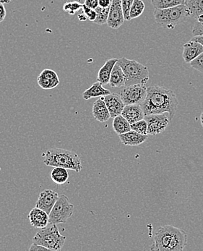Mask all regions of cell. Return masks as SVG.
<instances>
[{
  "instance_id": "5bb4252c",
  "label": "cell",
  "mask_w": 203,
  "mask_h": 251,
  "mask_svg": "<svg viewBox=\"0 0 203 251\" xmlns=\"http://www.w3.org/2000/svg\"><path fill=\"white\" fill-rule=\"evenodd\" d=\"M28 220L33 227L43 229L46 227L49 222V215L41 208L35 207L28 214Z\"/></svg>"
},
{
  "instance_id": "2e32d148",
  "label": "cell",
  "mask_w": 203,
  "mask_h": 251,
  "mask_svg": "<svg viewBox=\"0 0 203 251\" xmlns=\"http://www.w3.org/2000/svg\"><path fill=\"white\" fill-rule=\"evenodd\" d=\"M122 115L127 119L130 125L143 120L145 116L141 104L125 105Z\"/></svg>"
},
{
  "instance_id": "ffe728a7",
  "label": "cell",
  "mask_w": 203,
  "mask_h": 251,
  "mask_svg": "<svg viewBox=\"0 0 203 251\" xmlns=\"http://www.w3.org/2000/svg\"><path fill=\"white\" fill-rule=\"evenodd\" d=\"M118 59L112 58L106 61L105 64L99 70L97 77V81L100 82L102 85L110 83L111 75L113 71V67L117 62Z\"/></svg>"
},
{
  "instance_id": "ba28073f",
  "label": "cell",
  "mask_w": 203,
  "mask_h": 251,
  "mask_svg": "<svg viewBox=\"0 0 203 251\" xmlns=\"http://www.w3.org/2000/svg\"><path fill=\"white\" fill-rule=\"evenodd\" d=\"M174 228L175 226H171V225L159 226L156 231L154 244L151 247V250L168 251Z\"/></svg>"
},
{
  "instance_id": "44dd1931",
  "label": "cell",
  "mask_w": 203,
  "mask_h": 251,
  "mask_svg": "<svg viewBox=\"0 0 203 251\" xmlns=\"http://www.w3.org/2000/svg\"><path fill=\"white\" fill-rule=\"evenodd\" d=\"M110 94V91L105 89L100 82L97 81L83 93V97L85 100H89L95 97H105Z\"/></svg>"
},
{
  "instance_id": "8d00e7d4",
  "label": "cell",
  "mask_w": 203,
  "mask_h": 251,
  "mask_svg": "<svg viewBox=\"0 0 203 251\" xmlns=\"http://www.w3.org/2000/svg\"><path fill=\"white\" fill-rule=\"evenodd\" d=\"M112 0H98V6L103 8L110 7L112 4Z\"/></svg>"
},
{
  "instance_id": "4316f807",
  "label": "cell",
  "mask_w": 203,
  "mask_h": 251,
  "mask_svg": "<svg viewBox=\"0 0 203 251\" xmlns=\"http://www.w3.org/2000/svg\"><path fill=\"white\" fill-rule=\"evenodd\" d=\"M145 5L142 0H134L131 10H130V18L131 20L138 18L143 13Z\"/></svg>"
},
{
  "instance_id": "74e56055",
  "label": "cell",
  "mask_w": 203,
  "mask_h": 251,
  "mask_svg": "<svg viewBox=\"0 0 203 251\" xmlns=\"http://www.w3.org/2000/svg\"><path fill=\"white\" fill-rule=\"evenodd\" d=\"M6 17V10L4 3L0 2V23L4 21Z\"/></svg>"
},
{
  "instance_id": "3957f363",
  "label": "cell",
  "mask_w": 203,
  "mask_h": 251,
  "mask_svg": "<svg viewBox=\"0 0 203 251\" xmlns=\"http://www.w3.org/2000/svg\"><path fill=\"white\" fill-rule=\"evenodd\" d=\"M154 17L158 25L168 29H174L181 23L185 22L191 17L185 4L166 9H155Z\"/></svg>"
},
{
  "instance_id": "e0dca14e",
  "label": "cell",
  "mask_w": 203,
  "mask_h": 251,
  "mask_svg": "<svg viewBox=\"0 0 203 251\" xmlns=\"http://www.w3.org/2000/svg\"><path fill=\"white\" fill-rule=\"evenodd\" d=\"M203 52V46L195 41H189L183 46L182 57L187 63H190Z\"/></svg>"
},
{
  "instance_id": "52a82bcc",
  "label": "cell",
  "mask_w": 203,
  "mask_h": 251,
  "mask_svg": "<svg viewBox=\"0 0 203 251\" xmlns=\"http://www.w3.org/2000/svg\"><path fill=\"white\" fill-rule=\"evenodd\" d=\"M146 95V84L144 83L125 86L119 93V96L125 105L141 104Z\"/></svg>"
},
{
  "instance_id": "9c48e42d",
  "label": "cell",
  "mask_w": 203,
  "mask_h": 251,
  "mask_svg": "<svg viewBox=\"0 0 203 251\" xmlns=\"http://www.w3.org/2000/svg\"><path fill=\"white\" fill-rule=\"evenodd\" d=\"M144 119L148 123V135H152L163 133L171 122L165 113L145 115Z\"/></svg>"
},
{
  "instance_id": "d4e9b609",
  "label": "cell",
  "mask_w": 203,
  "mask_h": 251,
  "mask_svg": "<svg viewBox=\"0 0 203 251\" xmlns=\"http://www.w3.org/2000/svg\"><path fill=\"white\" fill-rule=\"evenodd\" d=\"M184 4L189 9L191 17L197 19L203 15V0H185Z\"/></svg>"
},
{
  "instance_id": "f1b7e54d",
  "label": "cell",
  "mask_w": 203,
  "mask_h": 251,
  "mask_svg": "<svg viewBox=\"0 0 203 251\" xmlns=\"http://www.w3.org/2000/svg\"><path fill=\"white\" fill-rule=\"evenodd\" d=\"M83 4L77 2V1H67L63 5L64 11L67 12L69 15H74L82 9Z\"/></svg>"
},
{
  "instance_id": "4dcf8cb0",
  "label": "cell",
  "mask_w": 203,
  "mask_h": 251,
  "mask_svg": "<svg viewBox=\"0 0 203 251\" xmlns=\"http://www.w3.org/2000/svg\"><path fill=\"white\" fill-rule=\"evenodd\" d=\"M192 36H202L203 35V15L197 18V21L192 30Z\"/></svg>"
},
{
  "instance_id": "7402d4cb",
  "label": "cell",
  "mask_w": 203,
  "mask_h": 251,
  "mask_svg": "<svg viewBox=\"0 0 203 251\" xmlns=\"http://www.w3.org/2000/svg\"><path fill=\"white\" fill-rule=\"evenodd\" d=\"M126 76L120 65L116 62L111 75L110 83L111 87L120 88L125 86Z\"/></svg>"
},
{
  "instance_id": "60d3db41",
  "label": "cell",
  "mask_w": 203,
  "mask_h": 251,
  "mask_svg": "<svg viewBox=\"0 0 203 251\" xmlns=\"http://www.w3.org/2000/svg\"><path fill=\"white\" fill-rule=\"evenodd\" d=\"M13 0H0V2L4 3V4H9Z\"/></svg>"
},
{
  "instance_id": "f35d334b",
  "label": "cell",
  "mask_w": 203,
  "mask_h": 251,
  "mask_svg": "<svg viewBox=\"0 0 203 251\" xmlns=\"http://www.w3.org/2000/svg\"><path fill=\"white\" fill-rule=\"evenodd\" d=\"M191 40L195 41V42H198V43L201 44L203 46V35L202 36H193Z\"/></svg>"
},
{
  "instance_id": "d6986e66",
  "label": "cell",
  "mask_w": 203,
  "mask_h": 251,
  "mask_svg": "<svg viewBox=\"0 0 203 251\" xmlns=\"http://www.w3.org/2000/svg\"><path fill=\"white\" fill-rule=\"evenodd\" d=\"M92 112L94 118L101 123H105L111 118V115L107 104L104 101V97L97 100L93 103Z\"/></svg>"
},
{
  "instance_id": "d6a6232c",
  "label": "cell",
  "mask_w": 203,
  "mask_h": 251,
  "mask_svg": "<svg viewBox=\"0 0 203 251\" xmlns=\"http://www.w3.org/2000/svg\"><path fill=\"white\" fill-rule=\"evenodd\" d=\"M189 65H190V66L192 67V68L196 70V71L203 73V52L202 54H200L196 59L192 60V62L189 63Z\"/></svg>"
},
{
  "instance_id": "f546056e",
  "label": "cell",
  "mask_w": 203,
  "mask_h": 251,
  "mask_svg": "<svg viewBox=\"0 0 203 251\" xmlns=\"http://www.w3.org/2000/svg\"><path fill=\"white\" fill-rule=\"evenodd\" d=\"M131 129L138 133L142 134V135H148V123H147L145 119L136 122L134 124H132Z\"/></svg>"
},
{
  "instance_id": "e575fe53",
  "label": "cell",
  "mask_w": 203,
  "mask_h": 251,
  "mask_svg": "<svg viewBox=\"0 0 203 251\" xmlns=\"http://www.w3.org/2000/svg\"><path fill=\"white\" fill-rule=\"evenodd\" d=\"M84 4L90 8L95 10L98 7V0H86Z\"/></svg>"
},
{
  "instance_id": "8fae6325",
  "label": "cell",
  "mask_w": 203,
  "mask_h": 251,
  "mask_svg": "<svg viewBox=\"0 0 203 251\" xmlns=\"http://www.w3.org/2000/svg\"><path fill=\"white\" fill-rule=\"evenodd\" d=\"M58 193L52 190L47 189L39 194L36 207L46 211L49 215L51 209L58 200Z\"/></svg>"
},
{
  "instance_id": "ab89813d",
  "label": "cell",
  "mask_w": 203,
  "mask_h": 251,
  "mask_svg": "<svg viewBox=\"0 0 203 251\" xmlns=\"http://www.w3.org/2000/svg\"><path fill=\"white\" fill-rule=\"evenodd\" d=\"M78 18L80 21H86V20H88L87 17H86V15H85L84 13L81 15L79 14Z\"/></svg>"
},
{
  "instance_id": "6da1fadb",
  "label": "cell",
  "mask_w": 203,
  "mask_h": 251,
  "mask_svg": "<svg viewBox=\"0 0 203 251\" xmlns=\"http://www.w3.org/2000/svg\"><path fill=\"white\" fill-rule=\"evenodd\" d=\"M177 95L172 89L160 86H151L147 88V95L141 103L145 115L153 114H169L172 121L178 108Z\"/></svg>"
},
{
  "instance_id": "5b68a950",
  "label": "cell",
  "mask_w": 203,
  "mask_h": 251,
  "mask_svg": "<svg viewBox=\"0 0 203 251\" xmlns=\"http://www.w3.org/2000/svg\"><path fill=\"white\" fill-rule=\"evenodd\" d=\"M66 240L59 231L57 225H50L41 229L33 239V243L46 248L49 251H60L63 249Z\"/></svg>"
},
{
  "instance_id": "8992f818",
  "label": "cell",
  "mask_w": 203,
  "mask_h": 251,
  "mask_svg": "<svg viewBox=\"0 0 203 251\" xmlns=\"http://www.w3.org/2000/svg\"><path fill=\"white\" fill-rule=\"evenodd\" d=\"M74 205L65 195L59 196L58 200L49 214V225L67 223L74 212Z\"/></svg>"
},
{
  "instance_id": "b9f144b4",
  "label": "cell",
  "mask_w": 203,
  "mask_h": 251,
  "mask_svg": "<svg viewBox=\"0 0 203 251\" xmlns=\"http://www.w3.org/2000/svg\"><path fill=\"white\" fill-rule=\"evenodd\" d=\"M73 1H77V2L80 3V4H84L86 0H73Z\"/></svg>"
},
{
  "instance_id": "1f68e13d",
  "label": "cell",
  "mask_w": 203,
  "mask_h": 251,
  "mask_svg": "<svg viewBox=\"0 0 203 251\" xmlns=\"http://www.w3.org/2000/svg\"><path fill=\"white\" fill-rule=\"evenodd\" d=\"M133 1L134 0H122V7L125 21H131L130 13Z\"/></svg>"
},
{
  "instance_id": "7c38bea8",
  "label": "cell",
  "mask_w": 203,
  "mask_h": 251,
  "mask_svg": "<svg viewBox=\"0 0 203 251\" xmlns=\"http://www.w3.org/2000/svg\"><path fill=\"white\" fill-rule=\"evenodd\" d=\"M37 83L42 89L50 90L58 86L60 81L55 71L45 69L38 76Z\"/></svg>"
},
{
  "instance_id": "ac0fdd59",
  "label": "cell",
  "mask_w": 203,
  "mask_h": 251,
  "mask_svg": "<svg viewBox=\"0 0 203 251\" xmlns=\"http://www.w3.org/2000/svg\"><path fill=\"white\" fill-rule=\"evenodd\" d=\"M119 137L124 145L137 147L148 140V135H142L131 130L127 133L119 135Z\"/></svg>"
},
{
  "instance_id": "83f0119b",
  "label": "cell",
  "mask_w": 203,
  "mask_h": 251,
  "mask_svg": "<svg viewBox=\"0 0 203 251\" xmlns=\"http://www.w3.org/2000/svg\"><path fill=\"white\" fill-rule=\"evenodd\" d=\"M110 10V7L103 8V7L98 6L96 9H95V12H96L97 17L93 23L101 25L107 24V20H108Z\"/></svg>"
},
{
  "instance_id": "9a60e30c",
  "label": "cell",
  "mask_w": 203,
  "mask_h": 251,
  "mask_svg": "<svg viewBox=\"0 0 203 251\" xmlns=\"http://www.w3.org/2000/svg\"><path fill=\"white\" fill-rule=\"evenodd\" d=\"M187 232L180 228H174L168 251H181L187 244Z\"/></svg>"
},
{
  "instance_id": "7bdbcfd3",
  "label": "cell",
  "mask_w": 203,
  "mask_h": 251,
  "mask_svg": "<svg viewBox=\"0 0 203 251\" xmlns=\"http://www.w3.org/2000/svg\"><path fill=\"white\" fill-rule=\"evenodd\" d=\"M201 125H202L203 127V112L202 113H201Z\"/></svg>"
},
{
  "instance_id": "603a6c76",
  "label": "cell",
  "mask_w": 203,
  "mask_h": 251,
  "mask_svg": "<svg viewBox=\"0 0 203 251\" xmlns=\"http://www.w3.org/2000/svg\"><path fill=\"white\" fill-rule=\"evenodd\" d=\"M112 126H113V130L117 135L127 133L132 130L131 125L122 115H118L113 118Z\"/></svg>"
},
{
  "instance_id": "cb8c5ba5",
  "label": "cell",
  "mask_w": 203,
  "mask_h": 251,
  "mask_svg": "<svg viewBox=\"0 0 203 251\" xmlns=\"http://www.w3.org/2000/svg\"><path fill=\"white\" fill-rule=\"evenodd\" d=\"M51 179L57 185H63L69 179V173L68 169L63 167H54L51 172Z\"/></svg>"
},
{
  "instance_id": "836d02e7",
  "label": "cell",
  "mask_w": 203,
  "mask_h": 251,
  "mask_svg": "<svg viewBox=\"0 0 203 251\" xmlns=\"http://www.w3.org/2000/svg\"><path fill=\"white\" fill-rule=\"evenodd\" d=\"M81 10H83V13H84L85 15L87 17L88 20L92 21V22H94V21H95L97 17L96 12H95V10L87 7V6L84 4L82 5Z\"/></svg>"
},
{
  "instance_id": "7a4b0ae2",
  "label": "cell",
  "mask_w": 203,
  "mask_h": 251,
  "mask_svg": "<svg viewBox=\"0 0 203 251\" xmlns=\"http://www.w3.org/2000/svg\"><path fill=\"white\" fill-rule=\"evenodd\" d=\"M44 163L48 167H63L76 173L83 169L81 159L78 153L63 149H48L45 153Z\"/></svg>"
},
{
  "instance_id": "d590c367",
  "label": "cell",
  "mask_w": 203,
  "mask_h": 251,
  "mask_svg": "<svg viewBox=\"0 0 203 251\" xmlns=\"http://www.w3.org/2000/svg\"><path fill=\"white\" fill-rule=\"evenodd\" d=\"M30 251H48L46 248L41 246V245L36 244V243H32L31 247L29 249Z\"/></svg>"
},
{
  "instance_id": "4fadbf2b",
  "label": "cell",
  "mask_w": 203,
  "mask_h": 251,
  "mask_svg": "<svg viewBox=\"0 0 203 251\" xmlns=\"http://www.w3.org/2000/svg\"><path fill=\"white\" fill-rule=\"evenodd\" d=\"M104 101L111 115V118H114L118 115H122L125 104L121 99L119 94L111 93L109 95L104 97Z\"/></svg>"
},
{
  "instance_id": "484cf974",
  "label": "cell",
  "mask_w": 203,
  "mask_h": 251,
  "mask_svg": "<svg viewBox=\"0 0 203 251\" xmlns=\"http://www.w3.org/2000/svg\"><path fill=\"white\" fill-rule=\"evenodd\" d=\"M185 0H151L155 9H166L184 4Z\"/></svg>"
},
{
  "instance_id": "30bf717a",
  "label": "cell",
  "mask_w": 203,
  "mask_h": 251,
  "mask_svg": "<svg viewBox=\"0 0 203 251\" xmlns=\"http://www.w3.org/2000/svg\"><path fill=\"white\" fill-rule=\"evenodd\" d=\"M125 21L122 7V0H112L107 20V25L111 28L118 29L122 26Z\"/></svg>"
},
{
  "instance_id": "277c9868",
  "label": "cell",
  "mask_w": 203,
  "mask_h": 251,
  "mask_svg": "<svg viewBox=\"0 0 203 251\" xmlns=\"http://www.w3.org/2000/svg\"><path fill=\"white\" fill-rule=\"evenodd\" d=\"M117 63L120 65L125 75V86L137 83L146 84L148 83L149 71L145 65L135 59H129L126 57L118 59Z\"/></svg>"
}]
</instances>
